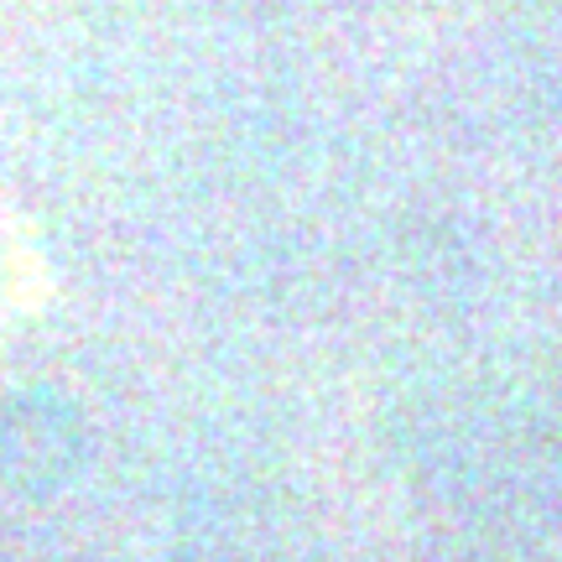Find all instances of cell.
<instances>
[{
  "mask_svg": "<svg viewBox=\"0 0 562 562\" xmlns=\"http://www.w3.org/2000/svg\"><path fill=\"white\" fill-rule=\"evenodd\" d=\"M47 292V277H42V256L26 224H16L5 209H0V334L16 328L32 307Z\"/></svg>",
  "mask_w": 562,
  "mask_h": 562,
  "instance_id": "cell-1",
  "label": "cell"
}]
</instances>
